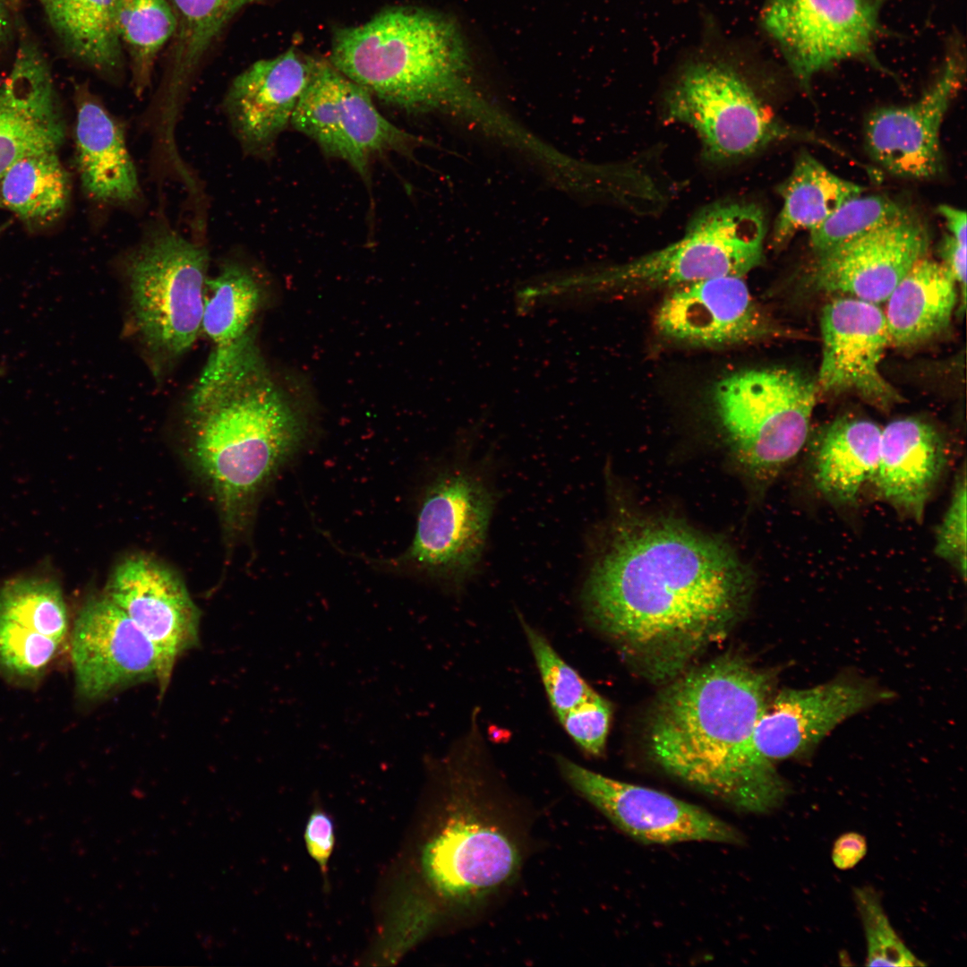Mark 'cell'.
<instances>
[{"label": "cell", "instance_id": "cell-1", "mask_svg": "<svg viewBox=\"0 0 967 967\" xmlns=\"http://www.w3.org/2000/svg\"><path fill=\"white\" fill-rule=\"evenodd\" d=\"M751 588V574L723 543L679 523L621 521L591 565L582 601L645 673L668 680L727 635Z\"/></svg>", "mask_w": 967, "mask_h": 967}, {"label": "cell", "instance_id": "cell-2", "mask_svg": "<svg viewBox=\"0 0 967 967\" xmlns=\"http://www.w3.org/2000/svg\"><path fill=\"white\" fill-rule=\"evenodd\" d=\"M659 697L649 752L667 774L749 813H766L788 794L774 765L753 748L773 678L744 659L722 656L673 678Z\"/></svg>", "mask_w": 967, "mask_h": 967}, {"label": "cell", "instance_id": "cell-3", "mask_svg": "<svg viewBox=\"0 0 967 967\" xmlns=\"http://www.w3.org/2000/svg\"><path fill=\"white\" fill-rule=\"evenodd\" d=\"M188 453L230 536L304 438L298 415L267 378L252 337L202 372L187 406Z\"/></svg>", "mask_w": 967, "mask_h": 967}, {"label": "cell", "instance_id": "cell-4", "mask_svg": "<svg viewBox=\"0 0 967 967\" xmlns=\"http://www.w3.org/2000/svg\"><path fill=\"white\" fill-rule=\"evenodd\" d=\"M329 63L371 95L406 112L460 115L500 139L514 127L474 86L465 43L442 14L394 6L363 24L338 27Z\"/></svg>", "mask_w": 967, "mask_h": 967}, {"label": "cell", "instance_id": "cell-5", "mask_svg": "<svg viewBox=\"0 0 967 967\" xmlns=\"http://www.w3.org/2000/svg\"><path fill=\"white\" fill-rule=\"evenodd\" d=\"M766 222L755 203L724 201L702 209L674 243L586 275L590 293L670 287L723 276L743 277L762 264Z\"/></svg>", "mask_w": 967, "mask_h": 967}, {"label": "cell", "instance_id": "cell-6", "mask_svg": "<svg viewBox=\"0 0 967 967\" xmlns=\"http://www.w3.org/2000/svg\"><path fill=\"white\" fill-rule=\"evenodd\" d=\"M209 254L167 223H152L125 256L134 329L155 361L188 351L201 330Z\"/></svg>", "mask_w": 967, "mask_h": 967}, {"label": "cell", "instance_id": "cell-7", "mask_svg": "<svg viewBox=\"0 0 967 967\" xmlns=\"http://www.w3.org/2000/svg\"><path fill=\"white\" fill-rule=\"evenodd\" d=\"M786 368L739 371L716 382L713 406L731 449L755 482L766 484L804 446L817 391Z\"/></svg>", "mask_w": 967, "mask_h": 967}, {"label": "cell", "instance_id": "cell-8", "mask_svg": "<svg viewBox=\"0 0 967 967\" xmlns=\"http://www.w3.org/2000/svg\"><path fill=\"white\" fill-rule=\"evenodd\" d=\"M668 121L691 129L714 163L749 157L771 143L812 137L778 120L732 67L700 61L686 66L667 91Z\"/></svg>", "mask_w": 967, "mask_h": 967}, {"label": "cell", "instance_id": "cell-9", "mask_svg": "<svg viewBox=\"0 0 967 967\" xmlns=\"http://www.w3.org/2000/svg\"><path fill=\"white\" fill-rule=\"evenodd\" d=\"M496 497L479 466L460 461L441 472L424 492L415 536L400 561L463 585L483 559Z\"/></svg>", "mask_w": 967, "mask_h": 967}, {"label": "cell", "instance_id": "cell-10", "mask_svg": "<svg viewBox=\"0 0 967 967\" xmlns=\"http://www.w3.org/2000/svg\"><path fill=\"white\" fill-rule=\"evenodd\" d=\"M290 124L326 156L347 162L365 182L375 158L410 157L424 143L386 119L365 89L319 59Z\"/></svg>", "mask_w": 967, "mask_h": 967}, {"label": "cell", "instance_id": "cell-11", "mask_svg": "<svg viewBox=\"0 0 967 967\" xmlns=\"http://www.w3.org/2000/svg\"><path fill=\"white\" fill-rule=\"evenodd\" d=\"M886 0H766L761 21L801 88L838 63L857 59L883 70L874 55Z\"/></svg>", "mask_w": 967, "mask_h": 967}, {"label": "cell", "instance_id": "cell-12", "mask_svg": "<svg viewBox=\"0 0 967 967\" xmlns=\"http://www.w3.org/2000/svg\"><path fill=\"white\" fill-rule=\"evenodd\" d=\"M565 781L629 837L646 844H740L741 833L706 809L652 788L621 782L559 756Z\"/></svg>", "mask_w": 967, "mask_h": 967}, {"label": "cell", "instance_id": "cell-13", "mask_svg": "<svg viewBox=\"0 0 967 967\" xmlns=\"http://www.w3.org/2000/svg\"><path fill=\"white\" fill-rule=\"evenodd\" d=\"M521 853L514 839L495 822L462 807L424 845V875L449 904L479 903L514 879Z\"/></svg>", "mask_w": 967, "mask_h": 967}, {"label": "cell", "instance_id": "cell-14", "mask_svg": "<svg viewBox=\"0 0 967 967\" xmlns=\"http://www.w3.org/2000/svg\"><path fill=\"white\" fill-rule=\"evenodd\" d=\"M965 76V51L959 36L947 43L938 75L915 102L873 110L866 118L869 155L884 169L909 179H930L943 171L940 130Z\"/></svg>", "mask_w": 967, "mask_h": 967}, {"label": "cell", "instance_id": "cell-15", "mask_svg": "<svg viewBox=\"0 0 967 967\" xmlns=\"http://www.w3.org/2000/svg\"><path fill=\"white\" fill-rule=\"evenodd\" d=\"M104 595L155 646L159 659L158 682L163 693L175 661L199 639L200 611L184 583L156 559L133 554L115 567Z\"/></svg>", "mask_w": 967, "mask_h": 967}, {"label": "cell", "instance_id": "cell-16", "mask_svg": "<svg viewBox=\"0 0 967 967\" xmlns=\"http://www.w3.org/2000/svg\"><path fill=\"white\" fill-rule=\"evenodd\" d=\"M820 329L817 389L856 394L881 410L903 401L879 369L890 338L877 304L851 296L835 298L822 310Z\"/></svg>", "mask_w": 967, "mask_h": 967}, {"label": "cell", "instance_id": "cell-17", "mask_svg": "<svg viewBox=\"0 0 967 967\" xmlns=\"http://www.w3.org/2000/svg\"><path fill=\"white\" fill-rule=\"evenodd\" d=\"M892 694L874 682L839 678L807 689H785L770 700L753 733L763 762L809 756L838 724Z\"/></svg>", "mask_w": 967, "mask_h": 967}, {"label": "cell", "instance_id": "cell-18", "mask_svg": "<svg viewBox=\"0 0 967 967\" xmlns=\"http://www.w3.org/2000/svg\"><path fill=\"white\" fill-rule=\"evenodd\" d=\"M72 663L79 694L99 699L159 675V659L150 639L104 594L90 598L71 637Z\"/></svg>", "mask_w": 967, "mask_h": 967}, {"label": "cell", "instance_id": "cell-19", "mask_svg": "<svg viewBox=\"0 0 967 967\" xmlns=\"http://www.w3.org/2000/svg\"><path fill=\"white\" fill-rule=\"evenodd\" d=\"M655 326L680 343L719 347L781 336L754 301L743 277L723 276L671 289L660 304Z\"/></svg>", "mask_w": 967, "mask_h": 967}, {"label": "cell", "instance_id": "cell-20", "mask_svg": "<svg viewBox=\"0 0 967 967\" xmlns=\"http://www.w3.org/2000/svg\"><path fill=\"white\" fill-rule=\"evenodd\" d=\"M929 230L911 209L889 224L816 255L811 282L817 290L886 302L911 267L926 256Z\"/></svg>", "mask_w": 967, "mask_h": 967}, {"label": "cell", "instance_id": "cell-21", "mask_svg": "<svg viewBox=\"0 0 967 967\" xmlns=\"http://www.w3.org/2000/svg\"><path fill=\"white\" fill-rule=\"evenodd\" d=\"M316 60L290 48L253 63L232 81L223 108L244 153L271 156L278 136L291 123Z\"/></svg>", "mask_w": 967, "mask_h": 967}, {"label": "cell", "instance_id": "cell-22", "mask_svg": "<svg viewBox=\"0 0 967 967\" xmlns=\"http://www.w3.org/2000/svg\"><path fill=\"white\" fill-rule=\"evenodd\" d=\"M65 133L47 59L21 30L13 65L0 82V177L27 155L58 150Z\"/></svg>", "mask_w": 967, "mask_h": 967}, {"label": "cell", "instance_id": "cell-23", "mask_svg": "<svg viewBox=\"0 0 967 967\" xmlns=\"http://www.w3.org/2000/svg\"><path fill=\"white\" fill-rule=\"evenodd\" d=\"M76 166L82 190L92 201L130 207L141 199L124 128L85 84L74 92Z\"/></svg>", "mask_w": 967, "mask_h": 967}, {"label": "cell", "instance_id": "cell-24", "mask_svg": "<svg viewBox=\"0 0 967 967\" xmlns=\"http://www.w3.org/2000/svg\"><path fill=\"white\" fill-rule=\"evenodd\" d=\"M946 462L944 440L933 425L914 417L897 419L881 430L872 481L884 501L920 521Z\"/></svg>", "mask_w": 967, "mask_h": 967}, {"label": "cell", "instance_id": "cell-25", "mask_svg": "<svg viewBox=\"0 0 967 967\" xmlns=\"http://www.w3.org/2000/svg\"><path fill=\"white\" fill-rule=\"evenodd\" d=\"M956 282L942 264L918 260L886 299L890 344H921L946 329L956 304Z\"/></svg>", "mask_w": 967, "mask_h": 967}, {"label": "cell", "instance_id": "cell-26", "mask_svg": "<svg viewBox=\"0 0 967 967\" xmlns=\"http://www.w3.org/2000/svg\"><path fill=\"white\" fill-rule=\"evenodd\" d=\"M881 430L872 421L851 416L839 418L824 430L812 458V477L830 503L853 504L864 484L872 480Z\"/></svg>", "mask_w": 967, "mask_h": 967}, {"label": "cell", "instance_id": "cell-27", "mask_svg": "<svg viewBox=\"0 0 967 967\" xmlns=\"http://www.w3.org/2000/svg\"><path fill=\"white\" fill-rule=\"evenodd\" d=\"M176 28L167 50L160 98L175 109L220 33L244 7L260 0H168Z\"/></svg>", "mask_w": 967, "mask_h": 967}, {"label": "cell", "instance_id": "cell-28", "mask_svg": "<svg viewBox=\"0 0 967 967\" xmlns=\"http://www.w3.org/2000/svg\"><path fill=\"white\" fill-rule=\"evenodd\" d=\"M114 0H45L41 4L57 39L74 60L116 82L125 56L113 19Z\"/></svg>", "mask_w": 967, "mask_h": 967}, {"label": "cell", "instance_id": "cell-29", "mask_svg": "<svg viewBox=\"0 0 967 967\" xmlns=\"http://www.w3.org/2000/svg\"><path fill=\"white\" fill-rule=\"evenodd\" d=\"M864 188L831 172L808 152L797 158L788 177L778 186L783 205L775 219L771 245L780 251L800 230H811Z\"/></svg>", "mask_w": 967, "mask_h": 967}, {"label": "cell", "instance_id": "cell-30", "mask_svg": "<svg viewBox=\"0 0 967 967\" xmlns=\"http://www.w3.org/2000/svg\"><path fill=\"white\" fill-rule=\"evenodd\" d=\"M71 184L57 150L27 155L0 177V210L30 229L57 222L70 201Z\"/></svg>", "mask_w": 967, "mask_h": 967}, {"label": "cell", "instance_id": "cell-31", "mask_svg": "<svg viewBox=\"0 0 967 967\" xmlns=\"http://www.w3.org/2000/svg\"><path fill=\"white\" fill-rule=\"evenodd\" d=\"M116 35L127 56L131 81L137 96L151 85L156 61L176 28L168 0H114Z\"/></svg>", "mask_w": 967, "mask_h": 967}, {"label": "cell", "instance_id": "cell-32", "mask_svg": "<svg viewBox=\"0 0 967 967\" xmlns=\"http://www.w3.org/2000/svg\"><path fill=\"white\" fill-rule=\"evenodd\" d=\"M260 288L251 271L236 261H227L207 279L201 330L223 351L247 332L257 311Z\"/></svg>", "mask_w": 967, "mask_h": 967}, {"label": "cell", "instance_id": "cell-33", "mask_svg": "<svg viewBox=\"0 0 967 967\" xmlns=\"http://www.w3.org/2000/svg\"><path fill=\"white\" fill-rule=\"evenodd\" d=\"M0 620L64 643L69 620L60 585L55 579L37 576L5 582L0 587Z\"/></svg>", "mask_w": 967, "mask_h": 967}, {"label": "cell", "instance_id": "cell-34", "mask_svg": "<svg viewBox=\"0 0 967 967\" xmlns=\"http://www.w3.org/2000/svg\"><path fill=\"white\" fill-rule=\"evenodd\" d=\"M909 210L886 195H858L809 230L810 246L816 255L821 254L889 224Z\"/></svg>", "mask_w": 967, "mask_h": 967}, {"label": "cell", "instance_id": "cell-35", "mask_svg": "<svg viewBox=\"0 0 967 967\" xmlns=\"http://www.w3.org/2000/svg\"><path fill=\"white\" fill-rule=\"evenodd\" d=\"M518 618L535 659L551 706L557 716L596 693L585 680L553 649L546 638Z\"/></svg>", "mask_w": 967, "mask_h": 967}, {"label": "cell", "instance_id": "cell-36", "mask_svg": "<svg viewBox=\"0 0 967 967\" xmlns=\"http://www.w3.org/2000/svg\"><path fill=\"white\" fill-rule=\"evenodd\" d=\"M854 901L867 942L869 966H920L891 925L877 892L870 886L854 889Z\"/></svg>", "mask_w": 967, "mask_h": 967}, {"label": "cell", "instance_id": "cell-37", "mask_svg": "<svg viewBox=\"0 0 967 967\" xmlns=\"http://www.w3.org/2000/svg\"><path fill=\"white\" fill-rule=\"evenodd\" d=\"M62 645L49 637L26 633L0 621V672L16 680H35L46 672Z\"/></svg>", "mask_w": 967, "mask_h": 967}, {"label": "cell", "instance_id": "cell-38", "mask_svg": "<svg viewBox=\"0 0 967 967\" xmlns=\"http://www.w3.org/2000/svg\"><path fill=\"white\" fill-rule=\"evenodd\" d=\"M965 466L958 474L948 508L937 532L935 553L953 566L963 580L967 566V492Z\"/></svg>", "mask_w": 967, "mask_h": 967}, {"label": "cell", "instance_id": "cell-39", "mask_svg": "<svg viewBox=\"0 0 967 967\" xmlns=\"http://www.w3.org/2000/svg\"><path fill=\"white\" fill-rule=\"evenodd\" d=\"M558 717L569 735L586 752L598 756L603 751L610 726L611 707L598 694Z\"/></svg>", "mask_w": 967, "mask_h": 967}, {"label": "cell", "instance_id": "cell-40", "mask_svg": "<svg viewBox=\"0 0 967 967\" xmlns=\"http://www.w3.org/2000/svg\"><path fill=\"white\" fill-rule=\"evenodd\" d=\"M304 841L309 854L325 873L335 843L334 825L325 812L317 809L310 815Z\"/></svg>", "mask_w": 967, "mask_h": 967}, {"label": "cell", "instance_id": "cell-41", "mask_svg": "<svg viewBox=\"0 0 967 967\" xmlns=\"http://www.w3.org/2000/svg\"><path fill=\"white\" fill-rule=\"evenodd\" d=\"M943 265L950 272L956 284L961 287L962 309L964 310L966 297V244L946 234L940 245Z\"/></svg>", "mask_w": 967, "mask_h": 967}, {"label": "cell", "instance_id": "cell-42", "mask_svg": "<svg viewBox=\"0 0 967 967\" xmlns=\"http://www.w3.org/2000/svg\"><path fill=\"white\" fill-rule=\"evenodd\" d=\"M866 838L856 832H848L840 835L832 848V860L841 870L854 868L867 853Z\"/></svg>", "mask_w": 967, "mask_h": 967}, {"label": "cell", "instance_id": "cell-43", "mask_svg": "<svg viewBox=\"0 0 967 967\" xmlns=\"http://www.w3.org/2000/svg\"><path fill=\"white\" fill-rule=\"evenodd\" d=\"M938 212L946 222L948 234L966 244V213L964 210L953 206L943 204L938 207Z\"/></svg>", "mask_w": 967, "mask_h": 967}, {"label": "cell", "instance_id": "cell-44", "mask_svg": "<svg viewBox=\"0 0 967 967\" xmlns=\"http://www.w3.org/2000/svg\"><path fill=\"white\" fill-rule=\"evenodd\" d=\"M8 0H0V47L7 43L13 30V20Z\"/></svg>", "mask_w": 967, "mask_h": 967}, {"label": "cell", "instance_id": "cell-45", "mask_svg": "<svg viewBox=\"0 0 967 967\" xmlns=\"http://www.w3.org/2000/svg\"><path fill=\"white\" fill-rule=\"evenodd\" d=\"M8 1H9V2H10V4H21V2H23L24 0H8ZM37 1H38V2H39V3L40 4H43V2H44L45 0H37Z\"/></svg>", "mask_w": 967, "mask_h": 967}, {"label": "cell", "instance_id": "cell-46", "mask_svg": "<svg viewBox=\"0 0 967 967\" xmlns=\"http://www.w3.org/2000/svg\"><path fill=\"white\" fill-rule=\"evenodd\" d=\"M5 227H6V225H0V236L3 234V232L4 231Z\"/></svg>", "mask_w": 967, "mask_h": 967}, {"label": "cell", "instance_id": "cell-47", "mask_svg": "<svg viewBox=\"0 0 967 967\" xmlns=\"http://www.w3.org/2000/svg\"><path fill=\"white\" fill-rule=\"evenodd\" d=\"M2 372H3V371H2V368L0 367V375L2 374Z\"/></svg>", "mask_w": 967, "mask_h": 967}]
</instances>
